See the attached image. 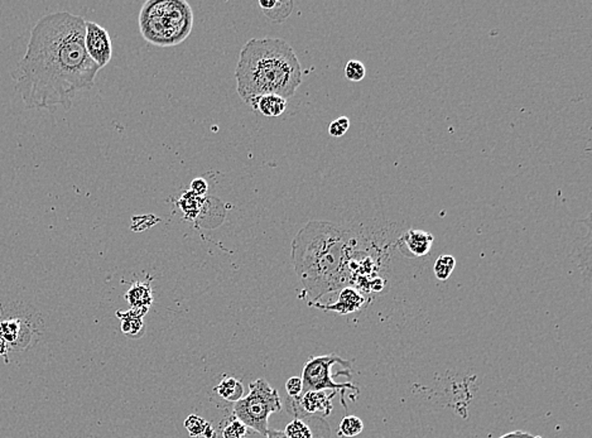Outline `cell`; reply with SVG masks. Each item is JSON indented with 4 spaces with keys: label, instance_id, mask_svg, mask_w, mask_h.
<instances>
[{
    "label": "cell",
    "instance_id": "1",
    "mask_svg": "<svg viewBox=\"0 0 592 438\" xmlns=\"http://www.w3.org/2000/svg\"><path fill=\"white\" fill-rule=\"evenodd\" d=\"M86 21L70 11L46 14L36 23L26 55L11 71L14 88L31 109L70 108L90 90L100 68L85 48Z\"/></svg>",
    "mask_w": 592,
    "mask_h": 438
},
{
    "label": "cell",
    "instance_id": "2",
    "mask_svg": "<svg viewBox=\"0 0 592 438\" xmlns=\"http://www.w3.org/2000/svg\"><path fill=\"white\" fill-rule=\"evenodd\" d=\"M355 239L350 231L327 221H310L292 243L294 269L315 303L326 293L349 287Z\"/></svg>",
    "mask_w": 592,
    "mask_h": 438
},
{
    "label": "cell",
    "instance_id": "3",
    "mask_svg": "<svg viewBox=\"0 0 592 438\" xmlns=\"http://www.w3.org/2000/svg\"><path fill=\"white\" fill-rule=\"evenodd\" d=\"M237 91L246 104L263 95L292 98L302 83V66L282 38H253L239 55Z\"/></svg>",
    "mask_w": 592,
    "mask_h": 438
},
{
    "label": "cell",
    "instance_id": "4",
    "mask_svg": "<svg viewBox=\"0 0 592 438\" xmlns=\"http://www.w3.org/2000/svg\"><path fill=\"white\" fill-rule=\"evenodd\" d=\"M192 6L186 0H148L139 13V31L148 43L173 47L189 38L194 28Z\"/></svg>",
    "mask_w": 592,
    "mask_h": 438
},
{
    "label": "cell",
    "instance_id": "5",
    "mask_svg": "<svg viewBox=\"0 0 592 438\" xmlns=\"http://www.w3.org/2000/svg\"><path fill=\"white\" fill-rule=\"evenodd\" d=\"M282 400L277 389L271 388L266 379L259 377L249 385V394L234 405L233 416L246 427L266 436L269 417L282 411Z\"/></svg>",
    "mask_w": 592,
    "mask_h": 438
},
{
    "label": "cell",
    "instance_id": "6",
    "mask_svg": "<svg viewBox=\"0 0 592 438\" xmlns=\"http://www.w3.org/2000/svg\"><path fill=\"white\" fill-rule=\"evenodd\" d=\"M336 364L349 366V361L343 360L338 355H322L311 358L310 360L306 363L302 370V382H303V392L308 390H355L359 393V389L351 383H336L332 379V366Z\"/></svg>",
    "mask_w": 592,
    "mask_h": 438
},
{
    "label": "cell",
    "instance_id": "7",
    "mask_svg": "<svg viewBox=\"0 0 592 438\" xmlns=\"http://www.w3.org/2000/svg\"><path fill=\"white\" fill-rule=\"evenodd\" d=\"M335 394L336 392L328 394L326 390L303 392L298 398L288 400V410L294 413V417L330 416L333 408L332 398Z\"/></svg>",
    "mask_w": 592,
    "mask_h": 438
},
{
    "label": "cell",
    "instance_id": "8",
    "mask_svg": "<svg viewBox=\"0 0 592 438\" xmlns=\"http://www.w3.org/2000/svg\"><path fill=\"white\" fill-rule=\"evenodd\" d=\"M85 48L90 58L99 66L100 70L111 61L113 42L105 28L95 22L86 21L85 28Z\"/></svg>",
    "mask_w": 592,
    "mask_h": 438
},
{
    "label": "cell",
    "instance_id": "9",
    "mask_svg": "<svg viewBox=\"0 0 592 438\" xmlns=\"http://www.w3.org/2000/svg\"><path fill=\"white\" fill-rule=\"evenodd\" d=\"M288 438H330L331 431L321 417H294L283 431Z\"/></svg>",
    "mask_w": 592,
    "mask_h": 438
},
{
    "label": "cell",
    "instance_id": "10",
    "mask_svg": "<svg viewBox=\"0 0 592 438\" xmlns=\"http://www.w3.org/2000/svg\"><path fill=\"white\" fill-rule=\"evenodd\" d=\"M365 303V297L360 293L358 289L354 287H345L338 293V300L335 303L321 305V303H312L316 308L322 311H331L336 312L338 315H348L359 311L363 305Z\"/></svg>",
    "mask_w": 592,
    "mask_h": 438
},
{
    "label": "cell",
    "instance_id": "11",
    "mask_svg": "<svg viewBox=\"0 0 592 438\" xmlns=\"http://www.w3.org/2000/svg\"><path fill=\"white\" fill-rule=\"evenodd\" d=\"M150 308H130L128 311H118L117 317L122 321V333L127 338H138L145 333L144 316L148 313Z\"/></svg>",
    "mask_w": 592,
    "mask_h": 438
},
{
    "label": "cell",
    "instance_id": "12",
    "mask_svg": "<svg viewBox=\"0 0 592 438\" xmlns=\"http://www.w3.org/2000/svg\"><path fill=\"white\" fill-rule=\"evenodd\" d=\"M249 105L266 118H277L287 109L288 103L278 95H263L250 101Z\"/></svg>",
    "mask_w": 592,
    "mask_h": 438
},
{
    "label": "cell",
    "instance_id": "13",
    "mask_svg": "<svg viewBox=\"0 0 592 438\" xmlns=\"http://www.w3.org/2000/svg\"><path fill=\"white\" fill-rule=\"evenodd\" d=\"M403 241L412 256H427L433 244V235L422 230H410L404 234Z\"/></svg>",
    "mask_w": 592,
    "mask_h": 438
},
{
    "label": "cell",
    "instance_id": "14",
    "mask_svg": "<svg viewBox=\"0 0 592 438\" xmlns=\"http://www.w3.org/2000/svg\"><path fill=\"white\" fill-rule=\"evenodd\" d=\"M125 300L130 308H150L153 303V291L150 282H135L128 289Z\"/></svg>",
    "mask_w": 592,
    "mask_h": 438
},
{
    "label": "cell",
    "instance_id": "15",
    "mask_svg": "<svg viewBox=\"0 0 592 438\" xmlns=\"http://www.w3.org/2000/svg\"><path fill=\"white\" fill-rule=\"evenodd\" d=\"M215 392L217 395L222 397V400H227L229 403H234V405L245 397L243 383L237 377H224L216 387Z\"/></svg>",
    "mask_w": 592,
    "mask_h": 438
},
{
    "label": "cell",
    "instance_id": "16",
    "mask_svg": "<svg viewBox=\"0 0 592 438\" xmlns=\"http://www.w3.org/2000/svg\"><path fill=\"white\" fill-rule=\"evenodd\" d=\"M205 202V197H199L191 191H187L180 197L177 205L182 210L183 215L187 220H194L199 217L201 209Z\"/></svg>",
    "mask_w": 592,
    "mask_h": 438
},
{
    "label": "cell",
    "instance_id": "17",
    "mask_svg": "<svg viewBox=\"0 0 592 438\" xmlns=\"http://www.w3.org/2000/svg\"><path fill=\"white\" fill-rule=\"evenodd\" d=\"M294 3L289 1H274V6L269 9H264L263 13L271 19V22L282 23L287 19L294 11Z\"/></svg>",
    "mask_w": 592,
    "mask_h": 438
},
{
    "label": "cell",
    "instance_id": "18",
    "mask_svg": "<svg viewBox=\"0 0 592 438\" xmlns=\"http://www.w3.org/2000/svg\"><path fill=\"white\" fill-rule=\"evenodd\" d=\"M364 429V423L359 417L346 416L340 422L338 426V434L343 437H355L359 436Z\"/></svg>",
    "mask_w": 592,
    "mask_h": 438
},
{
    "label": "cell",
    "instance_id": "19",
    "mask_svg": "<svg viewBox=\"0 0 592 438\" xmlns=\"http://www.w3.org/2000/svg\"><path fill=\"white\" fill-rule=\"evenodd\" d=\"M455 266H456V259L454 256L445 254V256H438L433 266V272L440 281H447L454 272Z\"/></svg>",
    "mask_w": 592,
    "mask_h": 438
},
{
    "label": "cell",
    "instance_id": "20",
    "mask_svg": "<svg viewBox=\"0 0 592 438\" xmlns=\"http://www.w3.org/2000/svg\"><path fill=\"white\" fill-rule=\"evenodd\" d=\"M248 427L243 422L239 421L237 417L232 416L225 423V427L222 428V438H244L246 436Z\"/></svg>",
    "mask_w": 592,
    "mask_h": 438
},
{
    "label": "cell",
    "instance_id": "21",
    "mask_svg": "<svg viewBox=\"0 0 592 438\" xmlns=\"http://www.w3.org/2000/svg\"><path fill=\"white\" fill-rule=\"evenodd\" d=\"M207 424H209V422L205 421L202 417L197 416V414H189L183 422V426L187 429V432H189L191 437H202Z\"/></svg>",
    "mask_w": 592,
    "mask_h": 438
},
{
    "label": "cell",
    "instance_id": "22",
    "mask_svg": "<svg viewBox=\"0 0 592 438\" xmlns=\"http://www.w3.org/2000/svg\"><path fill=\"white\" fill-rule=\"evenodd\" d=\"M366 75V68L363 62L358 60H350L345 66V76L353 83L363 81Z\"/></svg>",
    "mask_w": 592,
    "mask_h": 438
},
{
    "label": "cell",
    "instance_id": "23",
    "mask_svg": "<svg viewBox=\"0 0 592 438\" xmlns=\"http://www.w3.org/2000/svg\"><path fill=\"white\" fill-rule=\"evenodd\" d=\"M350 128L349 118L340 117L335 119L331 124L328 125V134L335 138H340L346 134V132Z\"/></svg>",
    "mask_w": 592,
    "mask_h": 438
},
{
    "label": "cell",
    "instance_id": "24",
    "mask_svg": "<svg viewBox=\"0 0 592 438\" xmlns=\"http://www.w3.org/2000/svg\"><path fill=\"white\" fill-rule=\"evenodd\" d=\"M286 390L289 398H298L303 393V382L298 377H289L286 383Z\"/></svg>",
    "mask_w": 592,
    "mask_h": 438
},
{
    "label": "cell",
    "instance_id": "25",
    "mask_svg": "<svg viewBox=\"0 0 592 438\" xmlns=\"http://www.w3.org/2000/svg\"><path fill=\"white\" fill-rule=\"evenodd\" d=\"M207 189H209V184L204 178H194V181L191 182V189L189 191L194 192V194H197L199 197H205Z\"/></svg>",
    "mask_w": 592,
    "mask_h": 438
},
{
    "label": "cell",
    "instance_id": "26",
    "mask_svg": "<svg viewBox=\"0 0 592 438\" xmlns=\"http://www.w3.org/2000/svg\"><path fill=\"white\" fill-rule=\"evenodd\" d=\"M531 433L523 432V431H514V432L505 433L499 438H536Z\"/></svg>",
    "mask_w": 592,
    "mask_h": 438
},
{
    "label": "cell",
    "instance_id": "27",
    "mask_svg": "<svg viewBox=\"0 0 592 438\" xmlns=\"http://www.w3.org/2000/svg\"><path fill=\"white\" fill-rule=\"evenodd\" d=\"M202 437L205 438H217V432H216L215 427H212V424H207V427H206L205 432H204V436Z\"/></svg>",
    "mask_w": 592,
    "mask_h": 438
},
{
    "label": "cell",
    "instance_id": "28",
    "mask_svg": "<svg viewBox=\"0 0 592 438\" xmlns=\"http://www.w3.org/2000/svg\"><path fill=\"white\" fill-rule=\"evenodd\" d=\"M266 438H288L283 431H277V429H269L266 433Z\"/></svg>",
    "mask_w": 592,
    "mask_h": 438
},
{
    "label": "cell",
    "instance_id": "29",
    "mask_svg": "<svg viewBox=\"0 0 592 438\" xmlns=\"http://www.w3.org/2000/svg\"><path fill=\"white\" fill-rule=\"evenodd\" d=\"M536 438H542V437H541V436H537V437H536Z\"/></svg>",
    "mask_w": 592,
    "mask_h": 438
}]
</instances>
